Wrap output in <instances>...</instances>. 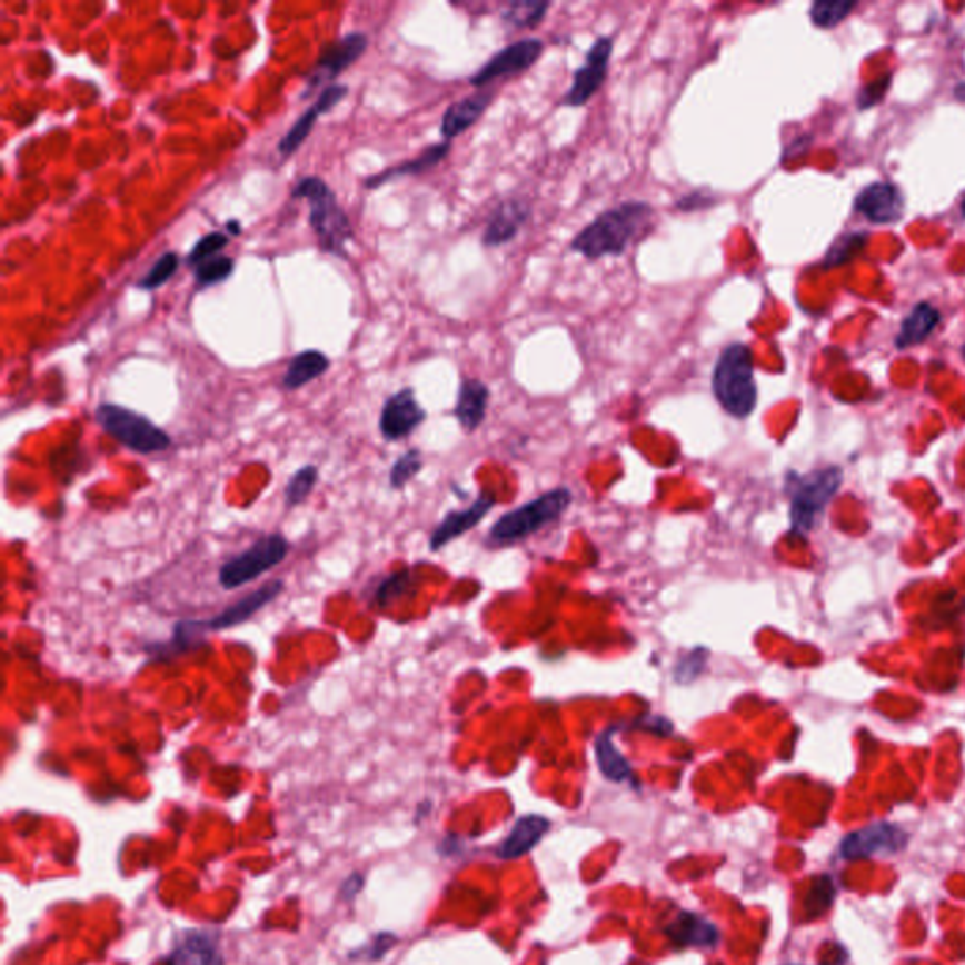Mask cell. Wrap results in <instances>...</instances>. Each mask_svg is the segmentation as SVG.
<instances>
[{
    "instance_id": "cell-1",
    "label": "cell",
    "mask_w": 965,
    "mask_h": 965,
    "mask_svg": "<svg viewBox=\"0 0 965 965\" xmlns=\"http://www.w3.org/2000/svg\"><path fill=\"white\" fill-rule=\"evenodd\" d=\"M655 208L645 200H626L615 208L601 211L585 229L579 230L571 241L569 251L581 255L583 259L595 260L604 257H620L628 249L649 235L655 225Z\"/></svg>"
},
{
    "instance_id": "cell-2",
    "label": "cell",
    "mask_w": 965,
    "mask_h": 965,
    "mask_svg": "<svg viewBox=\"0 0 965 965\" xmlns=\"http://www.w3.org/2000/svg\"><path fill=\"white\" fill-rule=\"evenodd\" d=\"M285 590V583L281 579L262 585L248 596H243L241 600L235 601L232 606L225 607L223 611L211 617V619H189L180 620L173 626L172 638L168 644L149 645L148 653L153 656H161L162 660H167V656H181L192 650L199 649L200 645L206 644V639L210 634L216 631L229 630L235 626H241L243 623L253 619L255 615L265 609L268 604H272Z\"/></svg>"
},
{
    "instance_id": "cell-3",
    "label": "cell",
    "mask_w": 965,
    "mask_h": 965,
    "mask_svg": "<svg viewBox=\"0 0 965 965\" xmlns=\"http://www.w3.org/2000/svg\"><path fill=\"white\" fill-rule=\"evenodd\" d=\"M712 390L724 414L739 421L753 415L758 404V385L750 346L732 341L723 347L713 366Z\"/></svg>"
},
{
    "instance_id": "cell-4",
    "label": "cell",
    "mask_w": 965,
    "mask_h": 965,
    "mask_svg": "<svg viewBox=\"0 0 965 965\" xmlns=\"http://www.w3.org/2000/svg\"><path fill=\"white\" fill-rule=\"evenodd\" d=\"M574 501V493L568 487H555L533 500L525 501L519 508L509 509L496 520L489 530L490 547H511L526 541L547 526L557 523Z\"/></svg>"
},
{
    "instance_id": "cell-5",
    "label": "cell",
    "mask_w": 965,
    "mask_h": 965,
    "mask_svg": "<svg viewBox=\"0 0 965 965\" xmlns=\"http://www.w3.org/2000/svg\"><path fill=\"white\" fill-rule=\"evenodd\" d=\"M839 485L842 470L834 466L809 474H788L785 490L790 500V526L794 534L805 536L815 530Z\"/></svg>"
},
{
    "instance_id": "cell-6",
    "label": "cell",
    "mask_w": 965,
    "mask_h": 965,
    "mask_svg": "<svg viewBox=\"0 0 965 965\" xmlns=\"http://www.w3.org/2000/svg\"><path fill=\"white\" fill-rule=\"evenodd\" d=\"M295 199H306L310 205V225L316 230L325 251L346 255V243L351 240V223L341 210L335 192L321 178H304L292 191Z\"/></svg>"
},
{
    "instance_id": "cell-7",
    "label": "cell",
    "mask_w": 965,
    "mask_h": 965,
    "mask_svg": "<svg viewBox=\"0 0 965 965\" xmlns=\"http://www.w3.org/2000/svg\"><path fill=\"white\" fill-rule=\"evenodd\" d=\"M94 419L108 436L138 455L167 451L172 446V438L156 422L118 404H100Z\"/></svg>"
},
{
    "instance_id": "cell-8",
    "label": "cell",
    "mask_w": 965,
    "mask_h": 965,
    "mask_svg": "<svg viewBox=\"0 0 965 965\" xmlns=\"http://www.w3.org/2000/svg\"><path fill=\"white\" fill-rule=\"evenodd\" d=\"M289 551H291V544L285 536L279 533L267 534L219 568V576H217L219 585L225 590L243 587L283 563Z\"/></svg>"
},
{
    "instance_id": "cell-9",
    "label": "cell",
    "mask_w": 965,
    "mask_h": 965,
    "mask_svg": "<svg viewBox=\"0 0 965 965\" xmlns=\"http://www.w3.org/2000/svg\"><path fill=\"white\" fill-rule=\"evenodd\" d=\"M545 42L541 38H520L517 42L509 43L504 50L490 57L468 78V83L476 89H487L490 83L501 78H514L525 74L526 70L533 69L534 64L544 56Z\"/></svg>"
},
{
    "instance_id": "cell-10",
    "label": "cell",
    "mask_w": 965,
    "mask_h": 965,
    "mask_svg": "<svg viewBox=\"0 0 965 965\" xmlns=\"http://www.w3.org/2000/svg\"><path fill=\"white\" fill-rule=\"evenodd\" d=\"M613 50H615V38L609 34L596 38L585 57V62L574 72V80L568 93L564 94L563 106L581 108L595 99L609 74Z\"/></svg>"
},
{
    "instance_id": "cell-11",
    "label": "cell",
    "mask_w": 965,
    "mask_h": 965,
    "mask_svg": "<svg viewBox=\"0 0 965 965\" xmlns=\"http://www.w3.org/2000/svg\"><path fill=\"white\" fill-rule=\"evenodd\" d=\"M427 421V411L422 408L411 387L400 389L387 398L379 415V432L387 441H400Z\"/></svg>"
},
{
    "instance_id": "cell-12",
    "label": "cell",
    "mask_w": 965,
    "mask_h": 965,
    "mask_svg": "<svg viewBox=\"0 0 965 965\" xmlns=\"http://www.w3.org/2000/svg\"><path fill=\"white\" fill-rule=\"evenodd\" d=\"M533 217L530 200L523 197H509L493 208L487 223L482 227L481 243L485 248L496 249L514 241L520 230Z\"/></svg>"
},
{
    "instance_id": "cell-13",
    "label": "cell",
    "mask_w": 965,
    "mask_h": 965,
    "mask_svg": "<svg viewBox=\"0 0 965 965\" xmlns=\"http://www.w3.org/2000/svg\"><path fill=\"white\" fill-rule=\"evenodd\" d=\"M496 501L498 500H496L495 493L482 490L481 495L477 496L476 501H471L468 508L452 509L446 514V517L430 533V538H428L430 551H441L455 539L462 538L465 534L474 530L490 514V509L495 508Z\"/></svg>"
},
{
    "instance_id": "cell-14",
    "label": "cell",
    "mask_w": 965,
    "mask_h": 965,
    "mask_svg": "<svg viewBox=\"0 0 965 965\" xmlns=\"http://www.w3.org/2000/svg\"><path fill=\"white\" fill-rule=\"evenodd\" d=\"M907 837L904 832L892 826V824H873L867 828L858 829L854 834H848L843 839L842 853L847 856L848 860L853 858H867L873 854L896 853L899 848H904Z\"/></svg>"
},
{
    "instance_id": "cell-15",
    "label": "cell",
    "mask_w": 965,
    "mask_h": 965,
    "mask_svg": "<svg viewBox=\"0 0 965 965\" xmlns=\"http://www.w3.org/2000/svg\"><path fill=\"white\" fill-rule=\"evenodd\" d=\"M495 97L496 91L493 89H479L476 93L452 102L441 116L440 135L444 142H451L465 135L466 130H470L489 110Z\"/></svg>"
},
{
    "instance_id": "cell-16",
    "label": "cell",
    "mask_w": 965,
    "mask_h": 965,
    "mask_svg": "<svg viewBox=\"0 0 965 965\" xmlns=\"http://www.w3.org/2000/svg\"><path fill=\"white\" fill-rule=\"evenodd\" d=\"M904 195L894 183H872L856 197V210L872 223H894L904 213Z\"/></svg>"
},
{
    "instance_id": "cell-17",
    "label": "cell",
    "mask_w": 965,
    "mask_h": 965,
    "mask_svg": "<svg viewBox=\"0 0 965 965\" xmlns=\"http://www.w3.org/2000/svg\"><path fill=\"white\" fill-rule=\"evenodd\" d=\"M489 385L477 378H465L458 387L457 402L452 415L466 434L476 432L487 419L489 411Z\"/></svg>"
},
{
    "instance_id": "cell-18",
    "label": "cell",
    "mask_w": 965,
    "mask_h": 965,
    "mask_svg": "<svg viewBox=\"0 0 965 965\" xmlns=\"http://www.w3.org/2000/svg\"><path fill=\"white\" fill-rule=\"evenodd\" d=\"M366 46H368V37L362 34V32H351L346 38H341L340 42L330 46L322 53L321 59L317 61V69L311 74L310 87L308 89L311 91L314 87L319 86L322 81L336 78L347 67H351L365 53Z\"/></svg>"
},
{
    "instance_id": "cell-19",
    "label": "cell",
    "mask_w": 965,
    "mask_h": 965,
    "mask_svg": "<svg viewBox=\"0 0 965 965\" xmlns=\"http://www.w3.org/2000/svg\"><path fill=\"white\" fill-rule=\"evenodd\" d=\"M620 728H623V723L611 724V726H607L606 730L600 732L595 739V755L598 769H600V774L607 780H613V783L634 780V769H631L630 762H628V758L620 753L619 747L613 742Z\"/></svg>"
},
{
    "instance_id": "cell-20",
    "label": "cell",
    "mask_w": 965,
    "mask_h": 965,
    "mask_svg": "<svg viewBox=\"0 0 965 965\" xmlns=\"http://www.w3.org/2000/svg\"><path fill=\"white\" fill-rule=\"evenodd\" d=\"M551 823L539 815H526L515 823L514 828L509 832L508 839L501 843L498 848V856L504 860H514L519 856L530 853L545 834L549 832Z\"/></svg>"
},
{
    "instance_id": "cell-21",
    "label": "cell",
    "mask_w": 965,
    "mask_h": 965,
    "mask_svg": "<svg viewBox=\"0 0 965 965\" xmlns=\"http://www.w3.org/2000/svg\"><path fill=\"white\" fill-rule=\"evenodd\" d=\"M668 935L677 947L712 948L718 943L717 928L706 918L688 911L675 916L674 923L669 924Z\"/></svg>"
},
{
    "instance_id": "cell-22",
    "label": "cell",
    "mask_w": 965,
    "mask_h": 965,
    "mask_svg": "<svg viewBox=\"0 0 965 965\" xmlns=\"http://www.w3.org/2000/svg\"><path fill=\"white\" fill-rule=\"evenodd\" d=\"M167 965H223L216 941L208 934L186 935L168 956Z\"/></svg>"
},
{
    "instance_id": "cell-23",
    "label": "cell",
    "mask_w": 965,
    "mask_h": 965,
    "mask_svg": "<svg viewBox=\"0 0 965 965\" xmlns=\"http://www.w3.org/2000/svg\"><path fill=\"white\" fill-rule=\"evenodd\" d=\"M449 151H451V142L434 143L430 148L425 149L421 156L415 157L411 161L402 162L398 167L389 168V170L374 176V178L366 181V187L374 189V187L384 186L387 181H392L395 178H400V176H415V173L427 172L430 168L438 167L449 156Z\"/></svg>"
},
{
    "instance_id": "cell-24",
    "label": "cell",
    "mask_w": 965,
    "mask_h": 965,
    "mask_svg": "<svg viewBox=\"0 0 965 965\" xmlns=\"http://www.w3.org/2000/svg\"><path fill=\"white\" fill-rule=\"evenodd\" d=\"M939 321L941 314L935 310L934 306H929L926 302L916 304L909 316L905 317L904 322H902L899 335L896 338V346L899 349H905V347L921 344V341L926 340L934 332V328L939 325Z\"/></svg>"
},
{
    "instance_id": "cell-25",
    "label": "cell",
    "mask_w": 965,
    "mask_h": 965,
    "mask_svg": "<svg viewBox=\"0 0 965 965\" xmlns=\"http://www.w3.org/2000/svg\"><path fill=\"white\" fill-rule=\"evenodd\" d=\"M330 368V360L321 351H302L291 360L283 376V385L289 390H297L314 379L321 378L322 374Z\"/></svg>"
},
{
    "instance_id": "cell-26",
    "label": "cell",
    "mask_w": 965,
    "mask_h": 965,
    "mask_svg": "<svg viewBox=\"0 0 965 965\" xmlns=\"http://www.w3.org/2000/svg\"><path fill=\"white\" fill-rule=\"evenodd\" d=\"M549 8V0H511L501 10V23L514 31L536 29L544 21Z\"/></svg>"
},
{
    "instance_id": "cell-27",
    "label": "cell",
    "mask_w": 965,
    "mask_h": 965,
    "mask_svg": "<svg viewBox=\"0 0 965 965\" xmlns=\"http://www.w3.org/2000/svg\"><path fill=\"white\" fill-rule=\"evenodd\" d=\"M709 656H712V650L702 647V645L693 647L685 655L679 656L675 663L674 671H671L674 682L682 687H688V685L698 682L699 677L706 674Z\"/></svg>"
},
{
    "instance_id": "cell-28",
    "label": "cell",
    "mask_w": 965,
    "mask_h": 965,
    "mask_svg": "<svg viewBox=\"0 0 965 965\" xmlns=\"http://www.w3.org/2000/svg\"><path fill=\"white\" fill-rule=\"evenodd\" d=\"M319 481V468L314 465H306L298 468L289 481L285 485V504L287 508H297L300 504L310 498L311 493L316 489Z\"/></svg>"
},
{
    "instance_id": "cell-29",
    "label": "cell",
    "mask_w": 965,
    "mask_h": 965,
    "mask_svg": "<svg viewBox=\"0 0 965 965\" xmlns=\"http://www.w3.org/2000/svg\"><path fill=\"white\" fill-rule=\"evenodd\" d=\"M854 8V0H817L809 10L810 21L820 29H834Z\"/></svg>"
},
{
    "instance_id": "cell-30",
    "label": "cell",
    "mask_w": 965,
    "mask_h": 965,
    "mask_svg": "<svg viewBox=\"0 0 965 965\" xmlns=\"http://www.w3.org/2000/svg\"><path fill=\"white\" fill-rule=\"evenodd\" d=\"M411 583H414V577H411L409 569H398L395 574H390L376 588V593L371 596V606L379 607V609L389 607L392 601L408 593Z\"/></svg>"
},
{
    "instance_id": "cell-31",
    "label": "cell",
    "mask_w": 965,
    "mask_h": 965,
    "mask_svg": "<svg viewBox=\"0 0 965 965\" xmlns=\"http://www.w3.org/2000/svg\"><path fill=\"white\" fill-rule=\"evenodd\" d=\"M422 470V455L419 449H408L390 466L389 487L392 490H402L409 481H414Z\"/></svg>"
},
{
    "instance_id": "cell-32",
    "label": "cell",
    "mask_w": 965,
    "mask_h": 965,
    "mask_svg": "<svg viewBox=\"0 0 965 965\" xmlns=\"http://www.w3.org/2000/svg\"><path fill=\"white\" fill-rule=\"evenodd\" d=\"M321 113L317 112L316 106H311L308 112L304 113L298 118L297 123L292 125L291 130L285 135L283 140L279 142V153L283 157H289L300 148V143L308 138L311 129H314V125H316L317 118H319Z\"/></svg>"
},
{
    "instance_id": "cell-33",
    "label": "cell",
    "mask_w": 965,
    "mask_h": 965,
    "mask_svg": "<svg viewBox=\"0 0 965 965\" xmlns=\"http://www.w3.org/2000/svg\"><path fill=\"white\" fill-rule=\"evenodd\" d=\"M235 272V260L230 257H211L200 262L197 267V281L199 285L221 283Z\"/></svg>"
},
{
    "instance_id": "cell-34",
    "label": "cell",
    "mask_w": 965,
    "mask_h": 965,
    "mask_svg": "<svg viewBox=\"0 0 965 965\" xmlns=\"http://www.w3.org/2000/svg\"><path fill=\"white\" fill-rule=\"evenodd\" d=\"M178 267H180L178 255H161V259L157 260L156 265L151 267L148 276L138 281V287H142V289H157V287H161L162 283H167L168 279L172 278Z\"/></svg>"
},
{
    "instance_id": "cell-35",
    "label": "cell",
    "mask_w": 965,
    "mask_h": 965,
    "mask_svg": "<svg viewBox=\"0 0 965 965\" xmlns=\"http://www.w3.org/2000/svg\"><path fill=\"white\" fill-rule=\"evenodd\" d=\"M864 240H866V235H850L837 240L834 248L829 249L828 255H826L824 267H839L848 259H853L854 255L864 248V243H866Z\"/></svg>"
},
{
    "instance_id": "cell-36",
    "label": "cell",
    "mask_w": 965,
    "mask_h": 965,
    "mask_svg": "<svg viewBox=\"0 0 965 965\" xmlns=\"http://www.w3.org/2000/svg\"><path fill=\"white\" fill-rule=\"evenodd\" d=\"M717 202V195L709 189H694L675 200L674 208L683 213H694V211L712 210Z\"/></svg>"
},
{
    "instance_id": "cell-37",
    "label": "cell",
    "mask_w": 965,
    "mask_h": 965,
    "mask_svg": "<svg viewBox=\"0 0 965 965\" xmlns=\"http://www.w3.org/2000/svg\"><path fill=\"white\" fill-rule=\"evenodd\" d=\"M227 243H229V236H225L223 232H211V235L200 238L189 253V265L199 267L200 262L216 257Z\"/></svg>"
},
{
    "instance_id": "cell-38",
    "label": "cell",
    "mask_w": 965,
    "mask_h": 965,
    "mask_svg": "<svg viewBox=\"0 0 965 965\" xmlns=\"http://www.w3.org/2000/svg\"><path fill=\"white\" fill-rule=\"evenodd\" d=\"M631 728H641L656 736L668 737L674 734V723L663 715H641L630 724Z\"/></svg>"
},
{
    "instance_id": "cell-39",
    "label": "cell",
    "mask_w": 965,
    "mask_h": 965,
    "mask_svg": "<svg viewBox=\"0 0 965 965\" xmlns=\"http://www.w3.org/2000/svg\"><path fill=\"white\" fill-rule=\"evenodd\" d=\"M888 83H891V78L885 76V78H881V80L873 81L872 86L864 87L860 97H858V105H860V108H869V106L875 105V102H879V100L885 97Z\"/></svg>"
},
{
    "instance_id": "cell-40",
    "label": "cell",
    "mask_w": 965,
    "mask_h": 965,
    "mask_svg": "<svg viewBox=\"0 0 965 965\" xmlns=\"http://www.w3.org/2000/svg\"><path fill=\"white\" fill-rule=\"evenodd\" d=\"M347 94L346 86H328L321 94H319V99L316 102L317 112L327 113L335 108L338 102H340L344 97Z\"/></svg>"
},
{
    "instance_id": "cell-41",
    "label": "cell",
    "mask_w": 965,
    "mask_h": 965,
    "mask_svg": "<svg viewBox=\"0 0 965 965\" xmlns=\"http://www.w3.org/2000/svg\"><path fill=\"white\" fill-rule=\"evenodd\" d=\"M227 230L232 232V235L238 236L240 235V223H238V221H230V223L227 225Z\"/></svg>"
},
{
    "instance_id": "cell-42",
    "label": "cell",
    "mask_w": 965,
    "mask_h": 965,
    "mask_svg": "<svg viewBox=\"0 0 965 965\" xmlns=\"http://www.w3.org/2000/svg\"><path fill=\"white\" fill-rule=\"evenodd\" d=\"M956 97H958V99L965 100V81H962V83L956 87Z\"/></svg>"
},
{
    "instance_id": "cell-43",
    "label": "cell",
    "mask_w": 965,
    "mask_h": 965,
    "mask_svg": "<svg viewBox=\"0 0 965 965\" xmlns=\"http://www.w3.org/2000/svg\"><path fill=\"white\" fill-rule=\"evenodd\" d=\"M962 216L965 217V195H964V199H962Z\"/></svg>"
},
{
    "instance_id": "cell-44",
    "label": "cell",
    "mask_w": 965,
    "mask_h": 965,
    "mask_svg": "<svg viewBox=\"0 0 965 965\" xmlns=\"http://www.w3.org/2000/svg\"><path fill=\"white\" fill-rule=\"evenodd\" d=\"M962 354H964V359H965V346H964V351H962Z\"/></svg>"
}]
</instances>
